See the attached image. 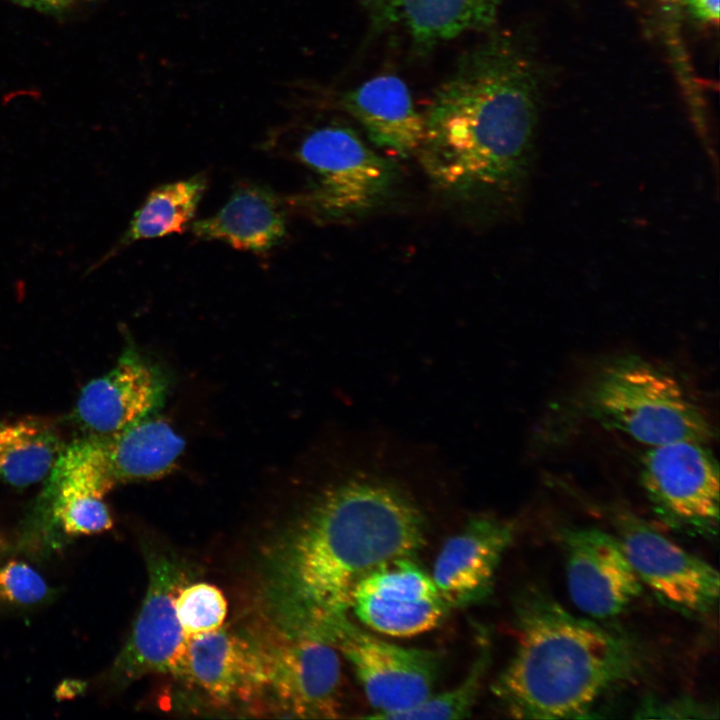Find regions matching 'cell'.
Instances as JSON below:
<instances>
[{
  "label": "cell",
  "mask_w": 720,
  "mask_h": 720,
  "mask_svg": "<svg viewBox=\"0 0 720 720\" xmlns=\"http://www.w3.org/2000/svg\"><path fill=\"white\" fill-rule=\"evenodd\" d=\"M567 587L573 604L593 619L621 614L643 586L616 536L596 528L564 527Z\"/></svg>",
  "instance_id": "4fadbf2b"
},
{
  "label": "cell",
  "mask_w": 720,
  "mask_h": 720,
  "mask_svg": "<svg viewBox=\"0 0 720 720\" xmlns=\"http://www.w3.org/2000/svg\"><path fill=\"white\" fill-rule=\"evenodd\" d=\"M166 372L133 347L116 365L90 381L81 391L75 418L92 435H110L154 415L169 388Z\"/></svg>",
  "instance_id": "9a60e30c"
},
{
  "label": "cell",
  "mask_w": 720,
  "mask_h": 720,
  "mask_svg": "<svg viewBox=\"0 0 720 720\" xmlns=\"http://www.w3.org/2000/svg\"><path fill=\"white\" fill-rule=\"evenodd\" d=\"M339 104L377 147L401 157L418 151L424 117L415 109L409 88L399 77H373L344 92Z\"/></svg>",
  "instance_id": "d6986e66"
},
{
  "label": "cell",
  "mask_w": 720,
  "mask_h": 720,
  "mask_svg": "<svg viewBox=\"0 0 720 720\" xmlns=\"http://www.w3.org/2000/svg\"><path fill=\"white\" fill-rule=\"evenodd\" d=\"M169 673L215 704L249 701L267 691L268 647L221 626L188 636Z\"/></svg>",
  "instance_id": "8fae6325"
},
{
  "label": "cell",
  "mask_w": 720,
  "mask_h": 720,
  "mask_svg": "<svg viewBox=\"0 0 720 720\" xmlns=\"http://www.w3.org/2000/svg\"><path fill=\"white\" fill-rule=\"evenodd\" d=\"M516 645L492 691L510 717L583 719L640 672L638 647L621 632L578 617L542 587L515 601Z\"/></svg>",
  "instance_id": "3957f363"
},
{
  "label": "cell",
  "mask_w": 720,
  "mask_h": 720,
  "mask_svg": "<svg viewBox=\"0 0 720 720\" xmlns=\"http://www.w3.org/2000/svg\"><path fill=\"white\" fill-rule=\"evenodd\" d=\"M502 0H364L372 25L399 32L416 48H432L489 28Z\"/></svg>",
  "instance_id": "ac0fdd59"
},
{
  "label": "cell",
  "mask_w": 720,
  "mask_h": 720,
  "mask_svg": "<svg viewBox=\"0 0 720 720\" xmlns=\"http://www.w3.org/2000/svg\"><path fill=\"white\" fill-rule=\"evenodd\" d=\"M335 648L309 635H283L280 645L268 647L267 690L284 712L301 718L339 717L341 668Z\"/></svg>",
  "instance_id": "5bb4252c"
},
{
  "label": "cell",
  "mask_w": 720,
  "mask_h": 720,
  "mask_svg": "<svg viewBox=\"0 0 720 720\" xmlns=\"http://www.w3.org/2000/svg\"><path fill=\"white\" fill-rule=\"evenodd\" d=\"M63 448L58 432L44 419L0 421V481L24 488L47 478Z\"/></svg>",
  "instance_id": "7402d4cb"
},
{
  "label": "cell",
  "mask_w": 720,
  "mask_h": 720,
  "mask_svg": "<svg viewBox=\"0 0 720 720\" xmlns=\"http://www.w3.org/2000/svg\"><path fill=\"white\" fill-rule=\"evenodd\" d=\"M637 712V716L641 718H671L673 713H678V718H682L681 713H684L686 718H702L705 717V713L708 711L690 700H680L667 704L661 702L656 704L654 701H647Z\"/></svg>",
  "instance_id": "4316f807"
},
{
  "label": "cell",
  "mask_w": 720,
  "mask_h": 720,
  "mask_svg": "<svg viewBox=\"0 0 720 720\" xmlns=\"http://www.w3.org/2000/svg\"><path fill=\"white\" fill-rule=\"evenodd\" d=\"M488 641L479 651L465 678L453 689L431 694L418 705L394 715L391 719H463L470 716L490 661Z\"/></svg>",
  "instance_id": "603a6c76"
},
{
  "label": "cell",
  "mask_w": 720,
  "mask_h": 720,
  "mask_svg": "<svg viewBox=\"0 0 720 720\" xmlns=\"http://www.w3.org/2000/svg\"><path fill=\"white\" fill-rule=\"evenodd\" d=\"M350 608L371 629L394 637L432 630L451 609L414 557L393 559L370 572L357 584Z\"/></svg>",
  "instance_id": "7c38bea8"
},
{
  "label": "cell",
  "mask_w": 720,
  "mask_h": 720,
  "mask_svg": "<svg viewBox=\"0 0 720 720\" xmlns=\"http://www.w3.org/2000/svg\"><path fill=\"white\" fill-rule=\"evenodd\" d=\"M424 540L422 513L393 484L356 478L325 490L269 557L265 594L282 634L328 640L357 584L388 561L415 557Z\"/></svg>",
  "instance_id": "6da1fadb"
},
{
  "label": "cell",
  "mask_w": 720,
  "mask_h": 720,
  "mask_svg": "<svg viewBox=\"0 0 720 720\" xmlns=\"http://www.w3.org/2000/svg\"><path fill=\"white\" fill-rule=\"evenodd\" d=\"M280 151L314 173L309 187L286 197V202L290 211L317 221H344L367 214L386 200L396 184L395 165L347 127H314L289 148L273 152Z\"/></svg>",
  "instance_id": "5b68a950"
},
{
  "label": "cell",
  "mask_w": 720,
  "mask_h": 720,
  "mask_svg": "<svg viewBox=\"0 0 720 720\" xmlns=\"http://www.w3.org/2000/svg\"><path fill=\"white\" fill-rule=\"evenodd\" d=\"M640 482L655 513L677 530L714 535L719 522V467L706 443L649 447Z\"/></svg>",
  "instance_id": "52a82bcc"
},
{
  "label": "cell",
  "mask_w": 720,
  "mask_h": 720,
  "mask_svg": "<svg viewBox=\"0 0 720 720\" xmlns=\"http://www.w3.org/2000/svg\"><path fill=\"white\" fill-rule=\"evenodd\" d=\"M56 591L30 564L10 560L0 565V608L26 611L54 599Z\"/></svg>",
  "instance_id": "d4e9b609"
},
{
  "label": "cell",
  "mask_w": 720,
  "mask_h": 720,
  "mask_svg": "<svg viewBox=\"0 0 720 720\" xmlns=\"http://www.w3.org/2000/svg\"><path fill=\"white\" fill-rule=\"evenodd\" d=\"M583 402L593 420L648 447L707 443L714 435L680 380L640 356L623 355L603 364L590 379Z\"/></svg>",
  "instance_id": "277c9868"
},
{
  "label": "cell",
  "mask_w": 720,
  "mask_h": 720,
  "mask_svg": "<svg viewBox=\"0 0 720 720\" xmlns=\"http://www.w3.org/2000/svg\"><path fill=\"white\" fill-rule=\"evenodd\" d=\"M515 537V526L491 515L472 516L441 547L431 574L452 608L488 598L499 564Z\"/></svg>",
  "instance_id": "2e32d148"
},
{
  "label": "cell",
  "mask_w": 720,
  "mask_h": 720,
  "mask_svg": "<svg viewBox=\"0 0 720 720\" xmlns=\"http://www.w3.org/2000/svg\"><path fill=\"white\" fill-rule=\"evenodd\" d=\"M149 583L131 633L104 680L124 688L150 673H169L187 636L176 615L175 598L188 572L174 556L148 550Z\"/></svg>",
  "instance_id": "30bf717a"
},
{
  "label": "cell",
  "mask_w": 720,
  "mask_h": 720,
  "mask_svg": "<svg viewBox=\"0 0 720 720\" xmlns=\"http://www.w3.org/2000/svg\"><path fill=\"white\" fill-rule=\"evenodd\" d=\"M115 484L102 436L64 447L20 527L13 551L47 555L74 538L110 530L113 518L104 497Z\"/></svg>",
  "instance_id": "8992f818"
},
{
  "label": "cell",
  "mask_w": 720,
  "mask_h": 720,
  "mask_svg": "<svg viewBox=\"0 0 720 720\" xmlns=\"http://www.w3.org/2000/svg\"><path fill=\"white\" fill-rule=\"evenodd\" d=\"M207 188L205 173L155 187L135 211L124 233L85 271V276L138 241L185 232L194 221Z\"/></svg>",
  "instance_id": "ffe728a7"
},
{
  "label": "cell",
  "mask_w": 720,
  "mask_h": 720,
  "mask_svg": "<svg viewBox=\"0 0 720 720\" xmlns=\"http://www.w3.org/2000/svg\"><path fill=\"white\" fill-rule=\"evenodd\" d=\"M153 416L102 436L116 483L161 477L183 452L184 439L167 422Z\"/></svg>",
  "instance_id": "44dd1931"
},
{
  "label": "cell",
  "mask_w": 720,
  "mask_h": 720,
  "mask_svg": "<svg viewBox=\"0 0 720 720\" xmlns=\"http://www.w3.org/2000/svg\"><path fill=\"white\" fill-rule=\"evenodd\" d=\"M16 5L54 17H65L98 0H7Z\"/></svg>",
  "instance_id": "83f0119b"
},
{
  "label": "cell",
  "mask_w": 720,
  "mask_h": 720,
  "mask_svg": "<svg viewBox=\"0 0 720 720\" xmlns=\"http://www.w3.org/2000/svg\"><path fill=\"white\" fill-rule=\"evenodd\" d=\"M289 208L268 186L245 182L237 185L214 214L194 220L193 236L201 241H220L234 249L267 255L287 235Z\"/></svg>",
  "instance_id": "e0dca14e"
},
{
  "label": "cell",
  "mask_w": 720,
  "mask_h": 720,
  "mask_svg": "<svg viewBox=\"0 0 720 720\" xmlns=\"http://www.w3.org/2000/svg\"><path fill=\"white\" fill-rule=\"evenodd\" d=\"M537 96L534 65L512 37L465 52L423 114L417 152L433 184L463 199L516 194L531 168Z\"/></svg>",
  "instance_id": "7a4b0ae2"
},
{
  "label": "cell",
  "mask_w": 720,
  "mask_h": 720,
  "mask_svg": "<svg viewBox=\"0 0 720 720\" xmlns=\"http://www.w3.org/2000/svg\"><path fill=\"white\" fill-rule=\"evenodd\" d=\"M613 520L618 538L639 580L664 605L688 616L713 610L718 598V571L627 510Z\"/></svg>",
  "instance_id": "9c48e42d"
},
{
  "label": "cell",
  "mask_w": 720,
  "mask_h": 720,
  "mask_svg": "<svg viewBox=\"0 0 720 720\" xmlns=\"http://www.w3.org/2000/svg\"><path fill=\"white\" fill-rule=\"evenodd\" d=\"M667 11L696 24L717 26L719 23V0H657Z\"/></svg>",
  "instance_id": "484cf974"
},
{
  "label": "cell",
  "mask_w": 720,
  "mask_h": 720,
  "mask_svg": "<svg viewBox=\"0 0 720 720\" xmlns=\"http://www.w3.org/2000/svg\"><path fill=\"white\" fill-rule=\"evenodd\" d=\"M174 604L178 621L187 637L221 627L228 611L222 591L205 582H187L179 589Z\"/></svg>",
  "instance_id": "cb8c5ba5"
},
{
  "label": "cell",
  "mask_w": 720,
  "mask_h": 720,
  "mask_svg": "<svg viewBox=\"0 0 720 720\" xmlns=\"http://www.w3.org/2000/svg\"><path fill=\"white\" fill-rule=\"evenodd\" d=\"M329 640L351 665L374 710L369 718L391 719L433 694L440 675V653L401 647L368 634L347 617Z\"/></svg>",
  "instance_id": "ba28073f"
}]
</instances>
